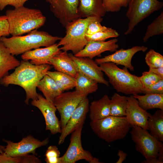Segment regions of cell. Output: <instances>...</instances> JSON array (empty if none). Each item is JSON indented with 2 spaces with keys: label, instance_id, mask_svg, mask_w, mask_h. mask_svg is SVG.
<instances>
[{
  "label": "cell",
  "instance_id": "obj_1",
  "mask_svg": "<svg viewBox=\"0 0 163 163\" xmlns=\"http://www.w3.org/2000/svg\"><path fill=\"white\" fill-rule=\"evenodd\" d=\"M51 68L50 65L48 64L37 66L32 64L28 61L22 60L13 73L0 79V84L5 87L14 85L22 87L26 94L24 102L28 105L30 99L37 98V85Z\"/></svg>",
  "mask_w": 163,
  "mask_h": 163
},
{
  "label": "cell",
  "instance_id": "obj_2",
  "mask_svg": "<svg viewBox=\"0 0 163 163\" xmlns=\"http://www.w3.org/2000/svg\"><path fill=\"white\" fill-rule=\"evenodd\" d=\"M5 15L10 34L13 36H21L37 29L44 25L46 20L40 10L24 6L7 10Z\"/></svg>",
  "mask_w": 163,
  "mask_h": 163
},
{
  "label": "cell",
  "instance_id": "obj_3",
  "mask_svg": "<svg viewBox=\"0 0 163 163\" xmlns=\"http://www.w3.org/2000/svg\"><path fill=\"white\" fill-rule=\"evenodd\" d=\"M25 35L1 37L3 44L13 55H18L41 46L47 47L60 40L62 37L54 36L44 31L33 30Z\"/></svg>",
  "mask_w": 163,
  "mask_h": 163
},
{
  "label": "cell",
  "instance_id": "obj_4",
  "mask_svg": "<svg viewBox=\"0 0 163 163\" xmlns=\"http://www.w3.org/2000/svg\"><path fill=\"white\" fill-rule=\"evenodd\" d=\"M99 66L117 92L133 95L143 93L144 88L139 77L130 73L126 68L120 69L110 62L101 63Z\"/></svg>",
  "mask_w": 163,
  "mask_h": 163
},
{
  "label": "cell",
  "instance_id": "obj_5",
  "mask_svg": "<svg viewBox=\"0 0 163 163\" xmlns=\"http://www.w3.org/2000/svg\"><path fill=\"white\" fill-rule=\"evenodd\" d=\"M90 126L99 138L107 143L124 138L132 127L125 116L110 115L101 120L91 121Z\"/></svg>",
  "mask_w": 163,
  "mask_h": 163
},
{
  "label": "cell",
  "instance_id": "obj_6",
  "mask_svg": "<svg viewBox=\"0 0 163 163\" xmlns=\"http://www.w3.org/2000/svg\"><path fill=\"white\" fill-rule=\"evenodd\" d=\"M94 17L80 18L68 24L65 27L66 35L62 37L57 45L61 50L71 51L74 55L85 47L88 43L85 37L86 29Z\"/></svg>",
  "mask_w": 163,
  "mask_h": 163
},
{
  "label": "cell",
  "instance_id": "obj_7",
  "mask_svg": "<svg viewBox=\"0 0 163 163\" xmlns=\"http://www.w3.org/2000/svg\"><path fill=\"white\" fill-rule=\"evenodd\" d=\"M130 131L136 150L140 153L145 160L143 163H161L158 159L160 150L163 148L162 142L151 135L148 130L133 126Z\"/></svg>",
  "mask_w": 163,
  "mask_h": 163
},
{
  "label": "cell",
  "instance_id": "obj_8",
  "mask_svg": "<svg viewBox=\"0 0 163 163\" xmlns=\"http://www.w3.org/2000/svg\"><path fill=\"white\" fill-rule=\"evenodd\" d=\"M163 6V2L158 0H130L126 13L129 21L124 34L131 33L139 23Z\"/></svg>",
  "mask_w": 163,
  "mask_h": 163
},
{
  "label": "cell",
  "instance_id": "obj_9",
  "mask_svg": "<svg viewBox=\"0 0 163 163\" xmlns=\"http://www.w3.org/2000/svg\"><path fill=\"white\" fill-rule=\"evenodd\" d=\"M83 127H79L71 133L69 146L65 153L60 157V163H75L81 160L90 163H101L89 152L83 149L81 141Z\"/></svg>",
  "mask_w": 163,
  "mask_h": 163
},
{
  "label": "cell",
  "instance_id": "obj_10",
  "mask_svg": "<svg viewBox=\"0 0 163 163\" xmlns=\"http://www.w3.org/2000/svg\"><path fill=\"white\" fill-rule=\"evenodd\" d=\"M51 12L64 27L80 17L78 12L79 0H45Z\"/></svg>",
  "mask_w": 163,
  "mask_h": 163
},
{
  "label": "cell",
  "instance_id": "obj_11",
  "mask_svg": "<svg viewBox=\"0 0 163 163\" xmlns=\"http://www.w3.org/2000/svg\"><path fill=\"white\" fill-rule=\"evenodd\" d=\"M87 96L76 91L62 92L54 100L53 103L60 116L59 121L61 130L66 123L77 106Z\"/></svg>",
  "mask_w": 163,
  "mask_h": 163
},
{
  "label": "cell",
  "instance_id": "obj_12",
  "mask_svg": "<svg viewBox=\"0 0 163 163\" xmlns=\"http://www.w3.org/2000/svg\"><path fill=\"white\" fill-rule=\"evenodd\" d=\"M2 140L7 143L4 152L13 157L21 156L30 153L35 154L37 149L46 145L49 142L48 137L40 141L31 135L23 138L18 142L4 139Z\"/></svg>",
  "mask_w": 163,
  "mask_h": 163
},
{
  "label": "cell",
  "instance_id": "obj_13",
  "mask_svg": "<svg viewBox=\"0 0 163 163\" xmlns=\"http://www.w3.org/2000/svg\"><path fill=\"white\" fill-rule=\"evenodd\" d=\"M31 103L42 113L45 120L46 130H49L52 134L61 133L60 122L56 114L57 109L53 103L38 94L37 98L32 100Z\"/></svg>",
  "mask_w": 163,
  "mask_h": 163
},
{
  "label": "cell",
  "instance_id": "obj_14",
  "mask_svg": "<svg viewBox=\"0 0 163 163\" xmlns=\"http://www.w3.org/2000/svg\"><path fill=\"white\" fill-rule=\"evenodd\" d=\"M89 100L84 97L68 120L65 127L61 130L58 144H62L66 138L79 127L83 126L87 114L89 111Z\"/></svg>",
  "mask_w": 163,
  "mask_h": 163
},
{
  "label": "cell",
  "instance_id": "obj_15",
  "mask_svg": "<svg viewBox=\"0 0 163 163\" xmlns=\"http://www.w3.org/2000/svg\"><path fill=\"white\" fill-rule=\"evenodd\" d=\"M68 54L73 61L78 72L90 77L98 83L109 86L108 82L104 77L103 71L95 61L88 57L76 56L72 53Z\"/></svg>",
  "mask_w": 163,
  "mask_h": 163
},
{
  "label": "cell",
  "instance_id": "obj_16",
  "mask_svg": "<svg viewBox=\"0 0 163 163\" xmlns=\"http://www.w3.org/2000/svg\"><path fill=\"white\" fill-rule=\"evenodd\" d=\"M144 46H136L127 49H121L116 50L113 53L95 59L98 65L107 62H112L117 65H121L131 71L134 70V67L131 63L133 56L139 51L145 52L148 49Z\"/></svg>",
  "mask_w": 163,
  "mask_h": 163
},
{
  "label": "cell",
  "instance_id": "obj_17",
  "mask_svg": "<svg viewBox=\"0 0 163 163\" xmlns=\"http://www.w3.org/2000/svg\"><path fill=\"white\" fill-rule=\"evenodd\" d=\"M127 98L125 117L127 121L132 127L137 126L148 130V120L152 114L139 106L137 100L133 95Z\"/></svg>",
  "mask_w": 163,
  "mask_h": 163
},
{
  "label": "cell",
  "instance_id": "obj_18",
  "mask_svg": "<svg viewBox=\"0 0 163 163\" xmlns=\"http://www.w3.org/2000/svg\"><path fill=\"white\" fill-rule=\"evenodd\" d=\"M55 43L43 48H38L27 51L21 56L23 60L28 61L35 65L48 64L50 60L55 55L61 52Z\"/></svg>",
  "mask_w": 163,
  "mask_h": 163
},
{
  "label": "cell",
  "instance_id": "obj_19",
  "mask_svg": "<svg viewBox=\"0 0 163 163\" xmlns=\"http://www.w3.org/2000/svg\"><path fill=\"white\" fill-rule=\"evenodd\" d=\"M118 41L116 38L106 41H89L82 50L74 55L92 59L106 51L115 52L119 47L117 43Z\"/></svg>",
  "mask_w": 163,
  "mask_h": 163
},
{
  "label": "cell",
  "instance_id": "obj_20",
  "mask_svg": "<svg viewBox=\"0 0 163 163\" xmlns=\"http://www.w3.org/2000/svg\"><path fill=\"white\" fill-rule=\"evenodd\" d=\"M48 64L52 65L56 71L74 78L78 73L73 61L66 51H61L55 55Z\"/></svg>",
  "mask_w": 163,
  "mask_h": 163
},
{
  "label": "cell",
  "instance_id": "obj_21",
  "mask_svg": "<svg viewBox=\"0 0 163 163\" xmlns=\"http://www.w3.org/2000/svg\"><path fill=\"white\" fill-rule=\"evenodd\" d=\"M78 13L81 18H102L107 12L103 0H79Z\"/></svg>",
  "mask_w": 163,
  "mask_h": 163
},
{
  "label": "cell",
  "instance_id": "obj_22",
  "mask_svg": "<svg viewBox=\"0 0 163 163\" xmlns=\"http://www.w3.org/2000/svg\"><path fill=\"white\" fill-rule=\"evenodd\" d=\"M110 100L107 94L97 101L91 102L89 106L91 121L104 119L110 115Z\"/></svg>",
  "mask_w": 163,
  "mask_h": 163
},
{
  "label": "cell",
  "instance_id": "obj_23",
  "mask_svg": "<svg viewBox=\"0 0 163 163\" xmlns=\"http://www.w3.org/2000/svg\"><path fill=\"white\" fill-rule=\"evenodd\" d=\"M20 62L10 53L0 40V80L8 75L9 71L18 66Z\"/></svg>",
  "mask_w": 163,
  "mask_h": 163
},
{
  "label": "cell",
  "instance_id": "obj_24",
  "mask_svg": "<svg viewBox=\"0 0 163 163\" xmlns=\"http://www.w3.org/2000/svg\"><path fill=\"white\" fill-rule=\"evenodd\" d=\"M37 88L46 100L53 103L55 99L62 93L54 80L46 74L40 81Z\"/></svg>",
  "mask_w": 163,
  "mask_h": 163
},
{
  "label": "cell",
  "instance_id": "obj_25",
  "mask_svg": "<svg viewBox=\"0 0 163 163\" xmlns=\"http://www.w3.org/2000/svg\"><path fill=\"white\" fill-rule=\"evenodd\" d=\"M147 128L151 135L160 141H163V110L158 109L149 117Z\"/></svg>",
  "mask_w": 163,
  "mask_h": 163
},
{
  "label": "cell",
  "instance_id": "obj_26",
  "mask_svg": "<svg viewBox=\"0 0 163 163\" xmlns=\"http://www.w3.org/2000/svg\"><path fill=\"white\" fill-rule=\"evenodd\" d=\"M137 100L139 105L145 110L158 109L163 110V94H147L143 95H133Z\"/></svg>",
  "mask_w": 163,
  "mask_h": 163
},
{
  "label": "cell",
  "instance_id": "obj_27",
  "mask_svg": "<svg viewBox=\"0 0 163 163\" xmlns=\"http://www.w3.org/2000/svg\"><path fill=\"white\" fill-rule=\"evenodd\" d=\"M75 91L85 96L96 91L98 89V83L94 80L78 72L75 78Z\"/></svg>",
  "mask_w": 163,
  "mask_h": 163
},
{
  "label": "cell",
  "instance_id": "obj_28",
  "mask_svg": "<svg viewBox=\"0 0 163 163\" xmlns=\"http://www.w3.org/2000/svg\"><path fill=\"white\" fill-rule=\"evenodd\" d=\"M46 74L55 81L61 91L72 89L76 86L75 78L57 71H47Z\"/></svg>",
  "mask_w": 163,
  "mask_h": 163
},
{
  "label": "cell",
  "instance_id": "obj_29",
  "mask_svg": "<svg viewBox=\"0 0 163 163\" xmlns=\"http://www.w3.org/2000/svg\"><path fill=\"white\" fill-rule=\"evenodd\" d=\"M127 105V97L115 93L110 100V115L125 116Z\"/></svg>",
  "mask_w": 163,
  "mask_h": 163
},
{
  "label": "cell",
  "instance_id": "obj_30",
  "mask_svg": "<svg viewBox=\"0 0 163 163\" xmlns=\"http://www.w3.org/2000/svg\"><path fill=\"white\" fill-rule=\"evenodd\" d=\"M163 33V12L158 16L147 27L143 40L146 42L150 37Z\"/></svg>",
  "mask_w": 163,
  "mask_h": 163
},
{
  "label": "cell",
  "instance_id": "obj_31",
  "mask_svg": "<svg viewBox=\"0 0 163 163\" xmlns=\"http://www.w3.org/2000/svg\"><path fill=\"white\" fill-rule=\"evenodd\" d=\"M119 35V34L116 30L108 27L105 30L100 31L91 35H85V37L88 42L105 41L109 38L117 37Z\"/></svg>",
  "mask_w": 163,
  "mask_h": 163
},
{
  "label": "cell",
  "instance_id": "obj_32",
  "mask_svg": "<svg viewBox=\"0 0 163 163\" xmlns=\"http://www.w3.org/2000/svg\"><path fill=\"white\" fill-rule=\"evenodd\" d=\"M145 60L149 68L163 66V56L153 49H150L146 54Z\"/></svg>",
  "mask_w": 163,
  "mask_h": 163
},
{
  "label": "cell",
  "instance_id": "obj_33",
  "mask_svg": "<svg viewBox=\"0 0 163 163\" xmlns=\"http://www.w3.org/2000/svg\"><path fill=\"white\" fill-rule=\"evenodd\" d=\"M130 0H103L107 12H112L120 11L123 7H127Z\"/></svg>",
  "mask_w": 163,
  "mask_h": 163
},
{
  "label": "cell",
  "instance_id": "obj_34",
  "mask_svg": "<svg viewBox=\"0 0 163 163\" xmlns=\"http://www.w3.org/2000/svg\"><path fill=\"white\" fill-rule=\"evenodd\" d=\"M102 20V18L94 17L88 25L85 35H91L97 32L107 30L108 27L102 26L101 24Z\"/></svg>",
  "mask_w": 163,
  "mask_h": 163
},
{
  "label": "cell",
  "instance_id": "obj_35",
  "mask_svg": "<svg viewBox=\"0 0 163 163\" xmlns=\"http://www.w3.org/2000/svg\"><path fill=\"white\" fill-rule=\"evenodd\" d=\"M139 78L144 88L147 87L163 79L149 71L144 72L142 75Z\"/></svg>",
  "mask_w": 163,
  "mask_h": 163
},
{
  "label": "cell",
  "instance_id": "obj_36",
  "mask_svg": "<svg viewBox=\"0 0 163 163\" xmlns=\"http://www.w3.org/2000/svg\"><path fill=\"white\" fill-rule=\"evenodd\" d=\"M60 152L55 145L49 146L45 154V161L47 163H60Z\"/></svg>",
  "mask_w": 163,
  "mask_h": 163
},
{
  "label": "cell",
  "instance_id": "obj_37",
  "mask_svg": "<svg viewBox=\"0 0 163 163\" xmlns=\"http://www.w3.org/2000/svg\"><path fill=\"white\" fill-rule=\"evenodd\" d=\"M143 93L163 94V79L147 87L144 88Z\"/></svg>",
  "mask_w": 163,
  "mask_h": 163
},
{
  "label": "cell",
  "instance_id": "obj_38",
  "mask_svg": "<svg viewBox=\"0 0 163 163\" xmlns=\"http://www.w3.org/2000/svg\"><path fill=\"white\" fill-rule=\"evenodd\" d=\"M29 0H0V10L2 11L8 5H11L14 8L24 6L25 3Z\"/></svg>",
  "mask_w": 163,
  "mask_h": 163
},
{
  "label": "cell",
  "instance_id": "obj_39",
  "mask_svg": "<svg viewBox=\"0 0 163 163\" xmlns=\"http://www.w3.org/2000/svg\"><path fill=\"white\" fill-rule=\"evenodd\" d=\"M10 34L9 25L5 15L0 16V38Z\"/></svg>",
  "mask_w": 163,
  "mask_h": 163
},
{
  "label": "cell",
  "instance_id": "obj_40",
  "mask_svg": "<svg viewBox=\"0 0 163 163\" xmlns=\"http://www.w3.org/2000/svg\"><path fill=\"white\" fill-rule=\"evenodd\" d=\"M21 156L13 157L4 152L0 154V163H21Z\"/></svg>",
  "mask_w": 163,
  "mask_h": 163
},
{
  "label": "cell",
  "instance_id": "obj_41",
  "mask_svg": "<svg viewBox=\"0 0 163 163\" xmlns=\"http://www.w3.org/2000/svg\"><path fill=\"white\" fill-rule=\"evenodd\" d=\"M21 163H40L41 161L35 154L29 155L27 154L22 156Z\"/></svg>",
  "mask_w": 163,
  "mask_h": 163
},
{
  "label": "cell",
  "instance_id": "obj_42",
  "mask_svg": "<svg viewBox=\"0 0 163 163\" xmlns=\"http://www.w3.org/2000/svg\"><path fill=\"white\" fill-rule=\"evenodd\" d=\"M149 71L163 78V66L157 68H149Z\"/></svg>",
  "mask_w": 163,
  "mask_h": 163
},
{
  "label": "cell",
  "instance_id": "obj_43",
  "mask_svg": "<svg viewBox=\"0 0 163 163\" xmlns=\"http://www.w3.org/2000/svg\"><path fill=\"white\" fill-rule=\"evenodd\" d=\"M117 155L119 156V158L116 162V163H122L126 159L127 154L124 152L123 150H119Z\"/></svg>",
  "mask_w": 163,
  "mask_h": 163
},
{
  "label": "cell",
  "instance_id": "obj_44",
  "mask_svg": "<svg viewBox=\"0 0 163 163\" xmlns=\"http://www.w3.org/2000/svg\"><path fill=\"white\" fill-rule=\"evenodd\" d=\"M5 146L0 145V154L4 152Z\"/></svg>",
  "mask_w": 163,
  "mask_h": 163
}]
</instances>
